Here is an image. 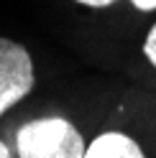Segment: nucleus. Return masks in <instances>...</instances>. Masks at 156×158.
<instances>
[{
	"label": "nucleus",
	"mask_w": 156,
	"mask_h": 158,
	"mask_svg": "<svg viewBox=\"0 0 156 158\" xmlns=\"http://www.w3.org/2000/svg\"><path fill=\"white\" fill-rule=\"evenodd\" d=\"M18 158H84L87 148L77 127L64 117L26 123L15 135Z\"/></svg>",
	"instance_id": "obj_1"
},
{
	"label": "nucleus",
	"mask_w": 156,
	"mask_h": 158,
	"mask_svg": "<svg viewBox=\"0 0 156 158\" xmlns=\"http://www.w3.org/2000/svg\"><path fill=\"white\" fill-rule=\"evenodd\" d=\"M31 89L33 61L28 51L11 38H0V115L18 105Z\"/></svg>",
	"instance_id": "obj_2"
},
{
	"label": "nucleus",
	"mask_w": 156,
	"mask_h": 158,
	"mask_svg": "<svg viewBox=\"0 0 156 158\" xmlns=\"http://www.w3.org/2000/svg\"><path fill=\"white\" fill-rule=\"evenodd\" d=\"M84 158H146L133 138L123 133H102L87 145Z\"/></svg>",
	"instance_id": "obj_3"
},
{
	"label": "nucleus",
	"mask_w": 156,
	"mask_h": 158,
	"mask_svg": "<svg viewBox=\"0 0 156 158\" xmlns=\"http://www.w3.org/2000/svg\"><path fill=\"white\" fill-rule=\"evenodd\" d=\"M143 54H146V59L156 66V26L149 31V36H146V44H143Z\"/></svg>",
	"instance_id": "obj_4"
},
{
	"label": "nucleus",
	"mask_w": 156,
	"mask_h": 158,
	"mask_svg": "<svg viewBox=\"0 0 156 158\" xmlns=\"http://www.w3.org/2000/svg\"><path fill=\"white\" fill-rule=\"evenodd\" d=\"M138 10H156V0H131Z\"/></svg>",
	"instance_id": "obj_5"
},
{
	"label": "nucleus",
	"mask_w": 156,
	"mask_h": 158,
	"mask_svg": "<svg viewBox=\"0 0 156 158\" xmlns=\"http://www.w3.org/2000/svg\"><path fill=\"white\" fill-rule=\"evenodd\" d=\"M82 5H90V8H105V5H113L115 0H77Z\"/></svg>",
	"instance_id": "obj_6"
},
{
	"label": "nucleus",
	"mask_w": 156,
	"mask_h": 158,
	"mask_svg": "<svg viewBox=\"0 0 156 158\" xmlns=\"http://www.w3.org/2000/svg\"><path fill=\"white\" fill-rule=\"evenodd\" d=\"M0 158H13V156H11V151H8V145H5V143H0Z\"/></svg>",
	"instance_id": "obj_7"
}]
</instances>
